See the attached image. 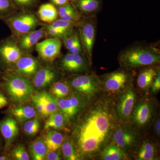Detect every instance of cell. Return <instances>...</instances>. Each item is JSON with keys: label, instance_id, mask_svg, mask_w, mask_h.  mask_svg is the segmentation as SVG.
I'll list each match as a JSON object with an SVG mask.
<instances>
[{"label": "cell", "instance_id": "cell-7", "mask_svg": "<svg viewBox=\"0 0 160 160\" xmlns=\"http://www.w3.org/2000/svg\"><path fill=\"white\" fill-rule=\"evenodd\" d=\"M68 83L75 92L86 96L89 99L98 93L101 85V81L94 74L75 76L71 78Z\"/></svg>", "mask_w": 160, "mask_h": 160}, {"label": "cell", "instance_id": "cell-34", "mask_svg": "<svg viewBox=\"0 0 160 160\" xmlns=\"http://www.w3.org/2000/svg\"><path fill=\"white\" fill-rule=\"evenodd\" d=\"M18 10H29L37 6L40 0H11Z\"/></svg>", "mask_w": 160, "mask_h": 160}, {"label": "cell", "instance_id": "cell-41", "mask_svg": "<svg viewBox=\"0 0 160 160\" xmlns=\"http://www.w3.org/2000/svg\"><path fill=\"white\" fill-rule=\"evenodd\" d=\"M52 4L55 6H64L69 3L68 0H49Z\"/></svg>", "mask_w": 160, "mask_h": 160}, {"label": "cell", "instance_id": "cell-32", "mask_svg": "<svg viewBox=\"0 0 160 160\" xmlns=\"http://www.w3.org/2000/svg\"><path fill=\"white\" fill-rule=\"evenodd\" d=\"M40 127L39 120L34 117L25 122L23 126V129L26 135L33 136L37 134Z\"/></svg>", "mask_w": 160, "mask_h": 160}, {"label": "cell", "instance_id": "cell-22", "mask_svg": "<svg viewBox=\"0 0 160 160\" xmlns=\"http://www.w3.org/2000/svg\"><path fill=\"white\" fill-rule=\"evenodd\" d=\"M38 14L40 20L48 24L56 21L58 16V9L51 3L41 5L38 9Z\"/></svg>", "mask_w": 160, "mask_h": 160}, {"label": "cell", "instance_id": "cell-40", "mask_svg": "<svg viewBox=\"0 0 160 160\" xmlns=\"http://www.w3.org/2000/svg\"><path fill=\"white\" fill-rule=\"evenodd\" d=\"M9 104L8 98L5 93L0 89V109L6 107Z\"/></svg>", "mask_w": 160, "mask_h": 160}, {"label": "cell", "instance_id": "cell-3", "mask_svg": "<svg viewBox=\"0 0 160 160\" xmlns=\"http://www.w3.org/2000/svg\"><path fill=\"white\" fill-rule=\"evenodd\" d=\"M118 59L123 68L130 70L158 64L160 54L158 50L154 47L137 46L122 52Z\"/></svg>", "mask_w": 160, "mask_h": 160}, {"label": "cell", "instance_id": "cell-27", "mask_svg": "<svg viewBox=\"0 0 160 160\" xmlns=\"http://www.w3.org/2000/svg\"><path fill=\"white\" fill-rule=\"evenodd\" d=\"M125 153L122 149L115 144L107 146L102 149L101 158L104 160H120L124 159Z\"/></svg>", "mask_w": 160, "mask_h": 160}, {"label": "cell", "instance_id": "cell-10", "mask_svg": "<svg viewBox=\"0 0 160 160\" xmlns=\"http://www.w3.org/2000/svg\"><path fill=\"white\" fill-rule=\"evenodd\" d=\"M62 42L57 38H49L39 42L35 49L40 58L48 62H52L61 54Z\"/></svg>", "mask_w": 160, "mask_h": 160}, {"label": "cell", "instance_id": "cell-21", "mask_svg": "<svg viewBox=\"0 0 160 160\" xmlns=\"http://www.w3.org/2000/svg\"><path fill=\"white\" fill-rule=\"evenodd\" d=\"M10 112L16 120L23 122L34 118L37 111L32 106L22 105L12 107Z\"/></svg>", "mask_w": 160, "mask_h": 160}, {"label": "cell", "instance_id": "cell-17", "mask_svg": "<svg viewBox=\"0 0 160 160\" xmlns=\"http://www.w3.org/2000/svg\"><path fill=\"white\" fill-rule=\"evenodd\" d=\"M0 132L5 142V148L11 146L19 133L17 121L14 118L8 116L0 121Z\"/></svg>", "mask_w": 160, "mask_h": 160}, {"label": "cell", "instance_id": "cell-44", "mask_svg": "<svg viewBox=\"0 0 160 160\" xmlns=\"http://www.w3.org/2000/svg\"><path fill=\"white\" fill-rule=\"evenodd\" d=\"M69 2H76L77 0H68Z\"/></svg>", "mask_w": 160, "mask_h": 160}, {"label": "cell", "instance_id": "cell-45", "mask_svg": "<svg viewBox=\"0 0 160 160\" xmlns=\"http://www.w3.org/2000/svg\"><path fill=\"white\" fill-rule=\"evenodd\" d=\"M2 72L1 71V69H0V79H1V78H2Z\"/></svg>", "mask_w": 160, "mask_h": 160}, {"label": "cell", "instance_id": "cell-38", "mask_svg": "<svg viewBox=\"0 0 160 160\" xmlns=\"http://www.w3.org/2000/svg\"><path fill=\"white\" fill-rule=\"evenodd\" d=\"M62 158H61V155L58 150L57 151H52L48 149L45 160H60Z\"/></svg>", "mask_w": 160, "mask_h": 160}, {"label": "cell", "instance_id": "cell-13", "mask_svg": "<svg viewBox=\"0 0 160 160\" xmlns=\"http://www.w3.org/2000/svg\"><path fill=\"white\" fill-rule=\"evenodd\" d=\"M131 78V75L128 72L117 70L105 76L103 85L107 91L115 93L127 87L130 82Z\"/></svg>", "mask_w": 160, "mask_h": 160}, {"label": "cell", "instance_id": "cell-39", "mask_svg": "<svg viewBox=\"0 0 160 160\" xmlns=\"http://www.w3.org/2000/svg\"><path fill=\"white\" fill-rule=\"evenodd\" d=\"M152 91L153 93H156L159 91L160 89V73L159 72L157 76L156 77L153 81V82L152 84Z\"/></svg>", "mask_w": 160, "mask_h": 160}, {"label": "cell", "instance_id": "cell-46", "mask_svg": "<svg viewBox=\"0 0 160 160\" xmlns=\"http://www.w3.org/2000/svg\"><path fill=\"white\" fill-rule=\"evenodd\" d=\"M0 148H1V138H0Z\"/></svg>", "mask_w": 160, "mask_h": 160}, {"label": "cell", "instance_id": "cell-4", "mask_svg": "<svg viewBox=\"0 0 160 160\" xmlns=\"http://www.w3.org/2000/svg\"><path fill=\"white\" fill-rule=\"evenodd\" d=\"M2 20L9 27L15 39L36 30L41 25L37 17L29 10L16 12Z\"/></svg>", "mask_w": 160, "mask_h": 160}, {"label": "cell", "instance_id": "cell-31", "mask_svg": "<svg viewBox=\"0 0 160 160\" xmlns=\"http://www.w3.org/2000/svg\"><path fill=\"white\" fill-rule=\"evenodd\" d=\"M62 153L64 159L66 160H79L81 158L78 154L71 141L64 140L62 146Z\"/></svg>", "mask_w": 160, "mask_h": 160}, {"label": "cell", "instance_id": "cell-2", "mask_svg": "<svg viewBox=\"0 0 160 160\" xmlns=\"http://www.w3.org/2000/svg\"><path fill=\"white\" fill-rule=\"evenodd\" d=\"M0 88L10 99L18 103L31 99L34 92V86L29 79L10 70H6L2 73Z\"/></svg>", "mask_w": 160, "mask_h": 160}, {"label": "cell", "instance_id": "cell-36", "mask_svg": "<svg viewBox=\"0 0 160 160\" xmlns=\"http://www.w3.org/2000/svg\"><path fill=\"white\" fill-rule=\"evenodd\" d=\"M79 38V33L77 32H72L71 33L63 39L64 44L66 49L69 50L74 45L76 41Z\"/></svg>", "mask_w": 160, "mask_h": 160}, {"label": "cell", "instance_id": "cell-8", "mask_svg": "<svg viewBox=\"0 0 160 160\" xmlns=\"http://www.w3.org/2000/svg\"><path fill=\"white\" fill-rule=\"evenodd\" d=\"M24 54L13 37L0 41V66L6 69L5 71Z\"/></svg>", "mask_w": 160, "mask_h": 160}, {"label": "cell", "instance_id": "cell-5", "mask_svg": "<svg viewBox=\"0 0 160 160\" xmlns=\"http://www.w3.org/2000/svg\"><path fill=\"white\" fill-rule=\"evenodd\" d=\"M89 98L82 93L71 92L66 97L57 100L58 106L67 122H70L86 108Z\"/></svg>", "mask_w": 160, "mask_h": 160}, {"label": "cell", "instance_id": "cell-35", "mask_svg": "<svg viewBox=\"0 0 160 160\" xmlns=\"http://www.w3.org/2000/svg\"><path fill=\"white\" fill-rule=\"evenodd\" d=\"M11 155L13 158L17 160H29V155L25 147L22 145H18L14 147L11 152Z\"/></svg>", "mask_w": 160, "mask_h": 160}, {"label": "cell", "instance_id": "cell-29", "mask_svg": "<svg viewBox=\"0 0 160 160\" xmlns=\"http://www.w3.org/2000/svg\"><path fill=\"white\" fill-rule=\"evenodd\" d=\"M156 148L151 142H144L140 147L138 154V159L139 160H152L155 158Z\"/></svg>", "mask_w": 160, "mask_h": 160}, {"label": "cell", "instance_id": "cell-42", "mask_svg": "<svg viewBox=\"0 0 160 160\" xmlns=\"http://www.w3.org/2000/svg\"><path fill=\"white\" fill-rule=\"evenodd\" d=\"M154 128L155 131L158 136L160 134V120L158 118L154 122Z\"/></svg>", "mask_w": 160, "mask_h": 160}, {"label": "cell", "instance_id": "cell-14", "mask_svg": "<svg viewBox=\"0 0 160 160\" xmlns=\"http://www.w3.org/2000/svg\"><path fill=\"white\" fill-rule=\"evenodd\" d=\"M90 65L85 55L82 53L65 55L61 60L60 66L65 71L72 73H80L87 71Z\"/></svg>", "mask_w": 160, "mask_h": 160}, {"label": "cell", "instance_id": "cell-23", "mask_svg": "<svg viewBox=\"0 0 160 160\" xmlns=\"http://www.w3.org/2000/svg\"><path fill=\"white\" fill-rule=\"evenodd\" d=\"M48 130L43 138L44 142L48 150L57 151L61 148L65 140L64 136L61 132L56 130Z\"/></svg>", "mask_w": 160, "mask_h": 160}, {"label": "cell", "instance_id": "cell-25", "mask_svg": "<svg viewBox=\"0 0 160 160\" xmlns=\"http://www.w3.org/2000/svg\"><path fill=\"white\" fill-rule=\"evenodd\" d=\"M47 150V147L42 138H38L29 146V153L32 160H45Z\"/></svg>", "mask_w": 160, "mask_h": 160}, {"label": "cell", "instance_id": "cell-12", "mask_svg": "<svg viewBox=\"0 0 160 160\" xmlns=\"http://www.w3.org/2000/svg\"><path fill=\"white\" fill-rule=\"evenodd\" d=\"M112 134L113 144L124 151L132 149L137 144L136 132L127 125L119 126L114 128Z\"/></svg>", "mask_w": 160, "mask_h": 160}, {"label": "cell", "instance_id": "cell-18", "mask_svg": "<svg viewBox=\"0 0 160 160\" xmlns=\"http://www.w3.org/2000/svg\"><path fill=\"white\" fill-rule=\"evenodd\" d=\"M47 36L44 27L35 30L15 39L19 47L24 53H29L39 41Z\"/></svg>", "mask_w": 160, "mask_h": 160}, {"label": "cell", "instance_id": "cell-6", "mask_svg": "<svg viewBox=\"0 0 160 160\" xmlns=\"http://www.w3.org/2000/svg\"><path fill=\"white\" fill-rule=\"evenodd\" d=\"M79 26V36L82 47L84 55L91 65L92 50L96 34V24L94 18L86 17L80 21Z\"/></svg>", "mask_w": 160, "mask_h": 160}, {"label": "cell", "instance_id": "cell-28", "mask_svg": "<svg viewBox=\"0 0 160 160\" xmlns=\"http://www.w3.org/2000/svg\"><path fill=\"white\" fill-rule=\"evenodd\" d=\"M49 90V93L57 100L66 97L71 92V87L66 81L55 82L52 84Z\"/></svg>", "mask_w": 160, "mask_h": 160}, {"label": "cell", "instance_id": "cell-15", "mask_svg": "<svg viewBox=\"0 0 160 160\" xmlns=\"http://www.w3.org/2000/svg\"><path fill=\"white\" fill-rule=\"evenodd\" d=\"M153 112V107L151 103L146 100L140 101L134 105L132 112V122L138 128H143L149 122Z\"/></svg>", "mask_w": 160, "mask_h": 160}, {"label": "cell", "instance_id": "cell-11", "mask_svg": "<svg viewBox=\"0 0 160 160\" xmlns=\"http://www.w3.org/2000/svg\"><path fill=\"white\" fill-rule=\"evenodd\" d=\"M31 99L36 110L42 118L48 117L59 109L57 99L49 92H38L33 94Z\"/></svg>", "mask_w": 160, "mask_h": 160}, {"label": "cell", "instance_id": "cell-9", "mask_svg": "<svg viewBox=\"0 0 160 160\" xmlns=\"http://www.w3.org/2000/svg\"><path fill=\"white\" fill-rule=\"evenodd\" d=\"M116 105L115 115L121 121H126L131 118L135 102V92L131 86L123 89Z\"/></svg>", "mask_w": 160, "mask_h": 160}, {"label": "cell", "instance_id": "cell-16", "mask_svg": "<svg viewBox=\"0 0 160 160\" xmlns=\"http://www.w3.org/2000/svg\"><path fill=\"white\" fill-rule=\"evenodd\" d=\"M16 73L29 78H32L40 67L38 60L30 55L23 54L14 65Z\"/></svg>", "mask_w": 160, "mask_h": 160}, {"label": "cell", "instance_id": "cell-26", "mask_svg": "<svg viewBox=\"0 0 160 160\" xmlns=\"http://www.w3.org/2000/svg\"><path fill=\"white\" fill-rule=\"evenodd\" d=\"M66 121L62 112L59 109L48 117L44 126V129H62L65 127Z\"/></svg>", "mask_w": 160, "mask_h": 160}, {"label": "cell", "instance_id": "cell-37", "mask_svg": "<svg viewBox=\"0 0 160 160\" xmlns=\"http://www.w3.org/2000/svg\"><path fill=\"white\" fill-rule=\"evenodd\" d=\"M69 52L73 54L82 53L83 51L82 47L80 41V38L76 41L74 45L69 50Z\"/></svg>", "mask_w": 160, "mask_h": 160}, {"label": "cell", "instance_id": "cell-1", "mask_svg": "<svg viewBox=\"0 0 160 160\" xmlns=\"http://www.w3.org/2000/svg\"><path fill=\"white\" fill-rule=\"evenodd\" d=\"M74 126L72 142L81 158L99 152L115 128V113L109 102L99 101L87 108Z\"/></svg>", "mask_w": 160, "mask_h": 160}, {"label": "cell", "instance_id": "cell-19", "mask_svg": "<svg viewBox=\"0 0 160 160\" xmlns=\"http://www.w3.org/2000/svg\"><path fill=\"white\" fill-rule=\"evenodd\" d=\"M57 77V72L49 66L39 68L32 77V84L36 88L43 89L49 86Z\"/></svg>", "mask_w": 160, "mask_h": 160}, {"label": "cell", "instance_id": "cell-20", "mask_svg": "<svg viewBox=\"0 0 160 160\" xmlns=\"http://www.w3.org/2000/svg\"><path fill=\"white\" fill-rule=\"evenodd\" d=\"M159 72L154 66L145 67L138 75L137 84L139 88L143 90H148Z\"/></svg>", "mask_w": 160, "mask_h": 160}, {"label": "cell", "instance_id": "cell-43", "mask_svg": "<svg viewBox=\"0 0 160 160\" xmlns=\"http://www.w3.org/2000/svg\"><path fill=\"white\" fill-rule=\"evenodd\" d=\"M10 160L9 157L6 155L0 156V160Z\"/></svg>", "mask_w": 160, "mask_h": 160}, {"label": "cell", "instance_id": "cell-33", "mask_svg": "<svg viewBox=\"0 0 160 160\" xmlns=\"http://www.w3.org/2000/svg\"><path fill=\"white\" fill-rule=\"evenodd\" d=\"M17 10L11 0H0V19L11 15Z\"/></svg>", "mask_w": 160, "mask_h": 160}, {"label": "cell", "instance_id": "cell-24", "mask_svg": "<svg viewBox=\"0 0 160 160\" xmlns=\"http://www.w3.org/2000/svg\"><path fill=\"white\" fill-rule=\"evenodd\" d=\"M75 3L77 9L86 17L94 15L101 6V0H77Z\"/></svg>", "mask_w": 160, "mask_h": 160}, {"label": "cell", "instance_id": "cell-30", "mask_svg": "<svg viewBox=\"0 0 160 160\" xmlns=\"http://www.w3.org/2000/svg\"><path fill=\"white\" fill-rule=\"evenodd\" d=\"M76 23L61 19H57L50 24L46 25L47 28L57 29L68 35L73 32V28L76 26Z\"/></svg>", "mask_w": 160, "mask_h": 160}]
</instances>
